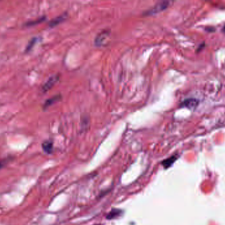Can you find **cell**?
I'll return each mask as SVG.
<instances>
[{"mask_svg":"<svg viewBox=\"0 0 225 225\" xmlns=\"http://www.w3.org/2000/svg\"><path fill=\"white\" fill-rule=\"evenodd\" d=\"M96 225H101V224H96Z\"/></svg>","mask_w":225,"mask_h":225,"instance_id":"14","label":"cell"},{"mask_svg":"<svg viewBox=\"0 0 225 225\" xmlns=\"http://www.w3.org/2000/svg\"><path fill=\"white\" fill-rule=\"evenodd\" d=\"M44 19H45V17H41V18H39V19H38V20H35V21H32L29 22L28 23H26V26H33V25H35L36 24H38V23L42 22Z\"/></svg>","mask_w":225,"mask_h":225,"instance_id":"11","label":"cell"},{"mask_svg":"<svg viewBox=\"0 0 225 225\" xmlns=\"http://www.w3.org/2000/svg\"><path fill=\"white\" fill-rule=\"evenodd\" d=\"M36 41H37V39H36V38H33V39H32L29 42V44H28V46H26V51H30V50L32 48V47H33V46H34V45L36 44Z\"/></svg>","mask_w":225,"mask_h":225,"instance_id":"10","label":"cell"},{"mask_svg":"<svg viewBox=\"0 0 225 225\" xmlns=\"http://www.w3.org/2000/svg\"><path fill=\"white\" fill-rule=\"evenodd\" d=\"M177 159V157L174 155V156H172L169 158H168L167 159H165V160H164L161 164L162 165L164 166V168H169L173 163L175 162V161Z\"/></svg>","mask_w":225,"mask_h":225,"instance_id":"7","label":"cell"},{"mask_svg":"<svg viewBox=\"0 0 225 225\" xmlns=\"http://www.w3.org/2000/svg\"><path fill=\"white\" fill-rule=\"evenodd\" d=\"M223 31L225 32V25H224V28H223Z\"/></svg>","mask_w":225,"mask_h":225,"instance_id":"13","label":"cell"},{"mask_svg":"<svg viewBox=\"0 0 225 225\" xmlns=\"http://www.w3.org/2000/svg\"><path fill=\"white\" fill-rule=\"evenodd\" d=\"M58 80H59L58 76H51L44 84L43 87H42V90H43V91H44V92L49 91L50 88L52 87L57 82Z\"/></svg>","mask_w":225,"mask_h":225,"instance_id":"3","label":"cell"},{"mask_svg":"<svg viewBox=\"0 0 225 225\" xmlns=\"http://www.w3.org/2000/svg\"><path fill=\"white\" fill-rule=\"evenodd\" d=\"M110 34V32L108 31H105L101 32L100 34L98 35L95 39V44L96 46H101L105 43V40L108 38Z\"/></svg>","mask_w":225,"mask_h":225,"instance_id":"2","label":"cell"},{"mask_svg":"<svg viewBox=\"0 0 225 225\" xmlns=\"http://www.w3.org/2000/svg\"><path fill=\"white\" fill-rule=\"evenodd\" d=\"M7 161L6 160H3V161H0V169H1L2 168H3L5 165H6L7 163Z\"/></svg>","mask_w":225,"mask_h":225,"instance_id":"12","label":"cell"},{"mask_svg":"<svg viewBox=\"0 0 225 225\" xmlns=\"http://www.w3.org/2000/svg\"><path fill=\"white\" fill-rule=\"evenodd\" d=\"M198 104V101L194 98H189V99H186L184 101L182 102L180 106L182 107H186L188 108H194Z\"/></svg>","mask_w":225,"mask_h":225,"instance_id":"4","label":"cell"},{"mask_svg":"<svg viewBox=\"0 0 225 225\" xmlns=\"http://www.w3.org/2000/svg\"><path fill=\"white\" fill-rule=\"evenodd\" d=\"M123 211L120 209H112L111 211L107 214V219L108 220H112L120 217L122 215H123Z\"/></svg>","mask_w":225,"mask_h":225,"instance_id":"5","label":"cell"},{"mask_svg":"<svg viewBox=\"0 0 225 225\" xmlns=\"http://www.w3.org/2000/svg\"><path fill=\"white\" fill-rule=\"evenodd\" d=\"M42 149H43L44 151L48 154H50L53 151V143L49 141H46L42 144Z\"/></svg>","mask_w":225,"mask_h":225,"instance_id":"6","label":"cell"},{"mask_svg":"<svg viewBox=\"0 0 225 225\" xmlns=\"http://www.w3.org/2000/svg\"><path fill=\"white\" fill-rule=\"evenodd\" d=\"M170 3H171L170 2H159V3L156 4L152 9L148 11L146 13V15H154V14H156L157 13H159L163 10H165V9H166L168 7Z\"/></svg>","mask_w":225,"mask_h":225,"instance_id":"1","label":"cell"},{"mask_svg":"<svg viewBox=\"0 0 225 225\" xmlns=\"http://www.w3.org/2000/svg\"><path fill=\"white\" fill-rule=\"evenodd\" d=\"M67 17V15L66 14H64V15H60L57 17L55 18L54 19H53L52 21H51L49 23V26L50 27H53L56 25H59L60 22H61L62 21H63L65 18H66Z\"/></svg>","mask_w":225,"mask_h":225,"instance_id":"8","label":"cell"},{"mask_svg":"<svg viewBox=\"0 0 225 225\" xmlns=\"http://www.w3.org/2000/svg\"><path fill=\"white\" fill-rule=\"evenodd\" d=\"M60 99H61V96H59V95H56L52 98H49V99H48L45 101V104L44 105V107L48 108V107L50 106L51 105L53 104L54 103H55L56 102L59 101Z\"/></svg>","mask_w":225,"mask_h":225,"instance_id":"9","label":"cell"}]
</instances>
